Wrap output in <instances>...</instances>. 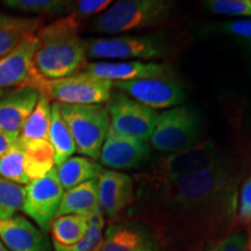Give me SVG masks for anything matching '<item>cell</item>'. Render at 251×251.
Listing matches in <instances>:
<instances>
[{
	"instance_id": "cell-1",
	"label": "cell",
	"mask_w": 251,
	"mask_h": 251,
	"mask_svg": "<svg viewBox=\"0 0 251 251\" xmlns=\"http://www.w3.org/2000/svg\"><path fill=\"white\" fill-rule=\"evenodd\" d=\"M144 184L143 224L161 243L192 250L227 236L236 215V183L226 162L200 174Z\"/></svg>"
},
{
	"instance_id": "cell-2",
	"label": "cell",
	"mask_w": 251,
	"mask_h": 251,
	"mask_svg": "<svg viewBox=\"0 0 251 251\" xmlns=\"http://www.w3.org/2000/svg\"><path fill=\"white\" fill-rule=\"evenodd\" d=\"M79 21L71 14L43 26L37 31L39 47L34 64L49 80L62 79L86 67V41L79 35Z\"/></svg>"
},
{
	"instance_id": "cell-3",
	"label": "cell",
	"mask_w": 251,
	"mask_h": 251,
	"mask_svg": "<svg viewBox=\"0 0 251 251\" xmlns=\"http://www.w3.org/2000/svg\"><path fill=\"white\" fill-rule=\"evenodd\" d=\"M175 4L164 0H122L111 5L92 23V29L102 34L142 30L164 24Z\"/></svg>"
},
{
	"instance_id": "cell-4",
	"label": "cell",
	"mask_w": 251,
	"mask_h": 251,
	"mask_svg": "<svg viewBox=\"0 0 251 251\" xmlns=\"http://www.w3.org/2000/svg\"><path fill=\"white\" fill-rule=\"evenodd\" d=\"M58 106L76 144V151L93 161L99 159L111 124L107 107L105 105L65 103H58Z\"/></svg>"
},
{
	"instance_id": "cell-5",
	"label": "cell",
	"mask_w": 251,
	"mask_h": 251,
	"mask_svg": "<svg viewBox=\"0 0 251 251\" xmlns=\"http://www.w3.org/2000/svg\"><path fill=\"white\" fill-rule=\"evenodd\" d=\"M200 130L198 113L187 106H177L158 114L149 144L162 152H179L196 146Z\"/></svg>"
},
{
	"instance_id": "cell-6",
	"label": "cell",
	"mask_w": 251,
	"mask_h": 251,
	"mask_svg": "<svg viewBox=\"0 0 251 251\" xmlns=\"http://www.w3.org/2000/svg\"><path fill=\"white\" fill-rule=\"evenodd\" d=\"M34 89L58 103L103 105L111 98L113 83L80 71L62 79L49 80L42 77L36 81Z\"/></svg>"
},
{
	"instance_id": "cell-7",
	"label": "cell",
	"mask_w": 251,
	"mask_h": 251,
	"mask_svg": "<svg viewBox=\"0 0 251 251\" xmlns=\"http://www.w3.org/2000/svg\"><path fill=\"white\" fill-rule=\"evenodd\" d=\"M165 42L149 35H121L86 41L87 57L94 59L151 61L164 57Z\"/></svg>"
},
{
	"instance_id": "cell-8",
	"label": "cell",
	"mask_w": 251,
	"mask_h": 251,
	"mask_svg": "<svg viewBox=\"0 0 251 251\" xmlns=\"http://www.w3.org/2000/svg\"><path fill=\"white\" fill-rule=\"evenodd\" d=\"M109 129L121 136L149 143L158 113L142 105L129 96L117 91L112 93L107 105Z\"/></svg>"
},
{
	"instance_id": "cell-9",
	"label": "cell",
	"mask_w": 251,
	"mask_h": 251,
	"mask_svg": "<svg viewBox=\"0 0 251 251\" xmlns=\"http://www.w3.org/2000/svg\"><path fill=\"white\" fill-rule=\"evenodd\" d=\"M222 159L214 143L203 142L159 159L146 181H161L196 175L214 168Z\"/></svg>"
},
{
	"instance_id": "cell-10",
	"label": "cell",
	"mask_w": 251,
	"mask_h": 251,
	"mask_svg": "<svg viewBox=\"0 0 251 251\" xmlns=\"http://www.w3.org/2000/svg\"><path fill=\"white\" fill-rule=\"evenodd\" d=\"M63 193L64 190L54 168L42 178L27 185L21 211L35 221L41 231L48 233L57 214Z\"/></svg>"
},
{
	"instance_id": "cell-11",
	"label": "cell",
	"mask_w": 251,
	"mask_h": 251,
	"mask_svg": "<svg viewBox=\"0 0 251 251\" xmlns=\"http://www.w3.org/2000/svg\"><path fill=\"white\" fill-rule=\"evenodd\" d=\"M113 87L151 109L177 107L185 100L183 86L174 78H149L113 83Z\"/></svg>"
},
{
	"instance_id": "cell-12",
	"label": "cell",
	"mask_w": 251,
	"mask_h": 251,
	"mask_svg": "<svg viewBox=\"0 0 251 251\" xmlns=\"http://www.w3.org/2000/svg\"><path fill=\"white\" fill-rule=\"evenodd\" d=\"M39 47L36 34L27 36L9 54L0 58V90L6 87H34L42 76L34 64Z\"/></svg>"
},
{
	"instance_id": "cell-13",
	"label": "cell",
	"mask_w": 251,
	"mask_h": 251,
	"mask_svg": "<svg viewBox=\"0 0 251 251\" xmlns=\"http://www.w3.org/2000/svg\"><path fill=\"white\" fill-rule=\"evenodd\" d=\"M83 71L112 83L174 76V70L169 64L142 61L94 62L86 64Z\"/></svg>"
},
{
	"instance_id": "cell-14",
	"label": "cell",
	"mask_w": 251,
	"mask_h": 251,
	"mask_svg": "<svg viewBox=\"0 0 251 251\" xmlns=\"http://www.w3.org/2000/svg\"><path fill=\"white\" fill-rule=\"evenodd\" d=\"M162 243L148 226L125 222L109 226L93 251H161Z\"/></svg>"
},
{
	"instance_id": "cell-15",
	"label": "cell",
	"mask_w": 251,
	"mask_h": 251,
	"mask_svg": "<svg viewBox=\"0 0 251 251\" xmlns=\"http://www.w3.org/2000/svg\"><path fill=\"white\" fill-rule=\"evenodd\" d=\"M98 201L103 214L115 220L134 201L133 179L124 172L102 169L97 178Z\"/></svg>"
},
{
	"instance_id": "cell-16",
	"label": "cell",
	"mask_w": 251,
	"mask_h": 251,
	"mask_svg": "<svg viewBox=\"0 0 251 251\" xmlns=\"http://www.w3.org/2000/svg\"><path fill=\"white\" fill-rule=\"evenodd\" d=\"M150 155L149 143L121 136L111 129L103 141L99 159L102 165L112 170L133 169L140 166Z\"/></svg>"
},
{
	"instance_id": "cell-17",
	"label": "cell",
	"mask_w": 251,
	"mask_h": 251,
	"mask_svg": "<svg viewBox=\"0 0 251 251\" xmlns=\"http://www.w3.org/2000/svg\"><path fill=\"white\" fill-rule=\"evenodd\" d=\"M40 92L34 87H18L0 98V130L20 136L25 122L35 107Z\"/></svg>"
},
{
	"instance_id": "cell-18",
	"label": "cell",
	"mask_w": 251,
	"mask_h": 251,
	"mask_svg": "<svg viewBox=\"0 0 251 251\" xmlns=\"http://www.w3.org/2000/svg\"><path fill=\"white\" fill-rule=\"evenodd\" d=\"M0 240L9 251H50L46 234L21 215L0 220Z\"/></svg>"
},
{
	"instance_id": "cell-19",
	"label": "cell",
	"mask_w": 251,
	"mask_h": 251,
	"mask_svg": "<svg viewBox=\"0 0 251 251\" xmlns=\"http://www.w3.org/2000/svg\"><path fill=\"white\" fill-rule=\"evenodd\" d=\"M20 140L24 148V164L29 181L40 179L55 168V151L49 140Z\"/></svg>"
},
{
	"instance_id": "cell-20",
	"label": "cell",
	"mask_w": 251,
	"mask_h": 251,
	"mask_svg": "<svg viewBox=\"0 0 251 251\" xmlns=\"http://www.w3.org/2000/svg\"><path fill=\"white\" fill-rule=\"evenodd\" d=\"M97 179L89 180L64 191L56 218L62 215H81L87 218L99 208Z\"/></svg>"
},
{
	"instance_id": "cell-21",
	"label": "cell",
	"mask_w": 251,
	"mask_h": 251,
	"mask_svg": "<svg viewBox=\"0 0 251 251\" xmlns=\"http://www.w3.org/2000/svg\"><path fill=\"white\" fill-rule=\"evenodd\" d=\"M55 169L64 191L89 180L97 179L102 170L101 165L84 156L70 157L62 164L55 166Z\"/></svg>"
},
{
	"instance_id": "cell-22",
	"label": "cell",
	"mask_w": 251,
	"mask_h": 251,
	"mask_svg": "<svg viewBox=\"0 0 251 251\" xmlns=\"http://www.w3.org/2000/svg\"><path fill=\"white\" fill-rule=\"evenodd\" d=\"M43 27L41 18L12 17L0 25V58L14 50L27 36L36 34Z\"/></svg>"
},
{
	"instance_id": "cell-23",
	"label": "cell",
	"mask_w": 251,
	"mask_h": 251,
	"mask_svg": "<svg viewBox=\"0 0 251 251\" xmlns=\"http://www.w3.org/2000/svg\"><path fill=\"white\" fill-rule=\"evenodd\" d=\"M48 140L55 151V165L57 166L72 157L76 151V144L64 119L59 112L58 102L51 105V120H50Z\"/></svg>"
},
{
	"instance_id": "cell-24",
	"label": "cell",
	"mask_w": 251,
	"mask_h": 251,
	"mask_svg": "<svg viewBox=\"0 0 251 251\" xmlns=\"http://www.w3.org/2000/svg\"><path fill=\"white\" fill-rule=\"evenodd\" d=\"M89 222L81 215H62L55 218L50 226L54 247H71L85 236Z\"/></svg>"
},
{
	"instance_id": "cell-25",
	"label": "cell",
	"mask_w": 251,
	"mask_h": 251,
	"mask_svg": "<svg viewBox=\"0 0 251 251\" xmlns=\"http://www.w3.org/2000/svg\"><path fill=\"white\" fill-rule=\"evenodd\" d=\"M50 120H51L50 99L45 93L40 92L35 107L25 122L20 137L25 140H48Z\"/></svg>"
},
{
	"instance_id": "cell-26",
	"label": "cell",
	"mask_w": 251,
	"mask_h": 251,
	"mask_svg": "<svg viewBox=\"0 0 251 251\" xmlns=\"http://www.w3.org/2000/svg\"><path fill=\"white\" fill-rule=\"evenodd\" d=\"M1 4L23 13L62 15L71 12L74 2L61 1V0H4Z\"/></svg>"
},
{
	"instance_id": "cell-27",
	"label": "cell",
	"mask_w": 251,
	"mask_h": 251,
	"mask_svg": "<svg viewBox=\"0 0 251 251\" xmlns=\"http://www.w3.org/2000/svg\"><path fill=\"white\" fill-rule=\"evenodd\" d=\"M24 155V148L18 139L17 143L0 157V176L12 183L27 186L30 181L25 172Z\"/></svg>"
},
{
	"instance_id": "cell-28",
	"label": "cell",
	"mask_w": 251,
	"mask_h": 251,
	"mask_svg": "<svg viewBox=\"0 0 251 251\" xmlns=\"http://www.w3.org/2000/svg\"><path fill=\"white\" fill-rule=\"evenodd\" d=\"M87 231L80 242L71 247H54L55 251H93L96 249L101 241L105 229V218L100 207L87 216Z\"/></svg>"
},
{
	"instance_id": "cell-29",
	"label": "cell",
	"mask_w": 251,
	"mask_h": 251,
	"mask_svg": "<svg viewBox=\"0 0 251 251\" xmlns=\"http://www.w3.org/2000/svg\"><path fill=\"white\" fill-rule=\"evenodd\" d=\"M26 193V186L12 183L0 176V220L17 215L21 209Z\"/></svg>"
},
{
	"instance_id": "cell-30",
	"label": "cell",
	"mask_w": 251,
	"mask_h": 251,
	"mask_svg": "<svg viewBox=\"0 0 251 251\" xmlns=\"http://www.w3.org/2000/svg\"><path fill=\"white\" fill-rule=\"evenodd\" d=\"M202 6L215 14L251 18V0H207Z\"/></svg>"
},
{
	"instance_id": "cell-31",
	"label": "cell",
	"mask_w": 251,
	"mask_h": 251,
	"mask_svg": "<svg viewBox=\"0 0 251 251\" xmlns=\"http://www.w3.org/2000/svg\"><path fill=\"white\" fill-rule=\"evenodd\" d=\"M112 4L111 0H79L74 2L70 14L79 21L90 15L102 13Z\"/></svg>"
},
{
	"instance_id": "cell-32",
	"label": "cell",
	"mask_w": 251,
	"mask_h": 251,
	"mask_svg": "<svg viewBox=\"0 0 251 251\" xmlns=\"http://www.w3.org/2000/svg\"><path fill=\"white\" fill-rule=\"evenodd\" d=\"M235 222L240 226L251 225V178L241 188L236 205Z\"/></svg>"
},
{
	"instance_id": "cell-33",
	"label": "cell",
	"mask_w": 251,
	"mask_h": 251,
	"mask_svg": "<svg viewBox=\"0 0 251 251\" xmlns=\"http://www.w3.org/2000/svg\"><path fill=\"white\" fill-rule=\"evenodd\" d=\"M206 251H248L247 235L233 233L207 246Z\"/></svg>"
},
{
	"instance_id": "cell-34",
	"label": "cell",
	"mask_w": 251,
	"mask_h": 251,
	"mask_svg": "<svg viewBox=\"0 0 251 251\" xmlns=\"http://www.w3.org/2000/svg\"><path fill=\"white\" fill-rule=\"evenodd\" d=\"M219 33L238 37L242 41H251V19L227 21L216 27Z\"/></svg>"
},
{
	"instance_id": "cell-35",
	"label": "cell",
	"mask_w": 251,
	"mask_h": 251,
	"mask_svg": "<svg viewBox=\"0 0 251 251\" xmlns=\"http://www.w3.org/2000/svg\"><path fill=\"white\" fill-rule=\"evenodd\" d=\"M19 136L0 130V157L4 156L17 143Z\"/></svg>"
},
{
	"instance_id": "cell-36",
	"label": "cell",
	"mask_w": 251,
	"mask_h": 251,
	"mask_svg": "<svg viewBox=\"0 0 251 251\" xmlns=\"http://www.w3.org/2000/svg\"><path fill=\"white\" fill-rule=\"evenodd\" d=\"M11 18H12L11 15H6V14H1V13H0V25L6 23V21H8Z\"/></svg>"
},
{
	"instance_id": "cell-37",
	"label": "cell",
	"mask_w": 251,
	"mask_h": 251,
	"mask_svg": "<svg viewBox=\"0 0 251 251\" xmlns=\"http://www.w3.org/2000/svg\"><path fill=\"white\" fill-rule=\"evenodd\" d=\"M244 43V46H246V48L248 49V51H249V56H250V64H251V41H242Z\"/></svg>"
},
{
	"instance_id": "cell-38",
	"label": "cell",
	"mask_w": 251,
	"mask_h": 251,
	"mask_svg": "<svg viewBox=\"0 0 251 251\" xmlns=\"http://www.w3.org/2000/svg\"><path fill=\"white\" fill-rule=\"evenodd\" d=\"M247 243H248V251H251V227L249 229V233L247 235Z\"/></svg>"
},
{
	"instance_id": "cell-39",
	"label": "cell",
	"mask_w": 251,
	"mask_h": 251,
	"mask_svg": "<svg viewBox=\"0 0 251 251\" xmlns=\"http://www.w3.org/2000/svg\"><path fill=\"white\" fill-rule=\"evenodd\" d=\"M0 251H9L7 248H6V246L4 243H2V241L0 240Z\"/></svg>"
},
{
	"instance_id": "cell-40",
	"label": "cell",
	"mask_w": 251,
	"mask_h": 251,
	"mask_svg": "<svg viewBox=\"0 0 251 251\" xmlns=\"http://www.w3.org/2000/svg\"><path fill=\"white\" fill-rule=\"evenodd\" d=\"M2 96H4V90H0V98H1Z\"/></svg>"
}]
</instances>
